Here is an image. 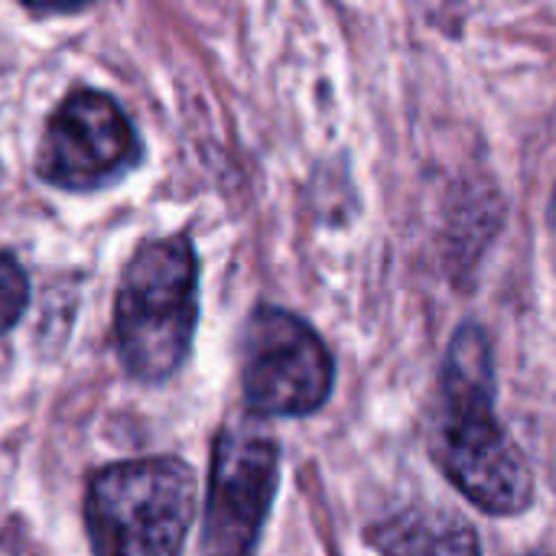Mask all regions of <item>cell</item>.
I'll use <instances>...</instances> for the list:
<instances>
[{"instance_id":"cell-1","label":"cell","mask_w":556,"mask_h":556,"mask_svg":"<svg viewBox=\"0 0 556 556\" xmlns=\"http://www.w3.org/2000/svg\"><path fill=\"white\" fill-rule=\"evenodd\" d=\"M430 453L463 498L492 518L534 502V472L495 417V358L489 332L466 323L446 352L430 427Z\"/></svg>"},{"instance_id":"cell-2","label":"cell","mask_w":556,"mask_h":556,"mask_svg":"<svg viewBox=\"0 0 556 556\" xmlns=\"http://www.w3.org/2000/svg\"><path fill=\"white\" fill-rule=\"evenodd\" d=\"M199 316V264L189 238L143 241L130 257L114 303V339L124 368L147 384L186 362Z\"/></svg>"},{"instance_id":"cell-3","label":"cell","mask_w":556,"mask_h":556,"mask_svg":"<svg viewBox=\"0 0 556 556\" xmlns=\"http://www.w3.org/2000/svg\"><path fill=\"white\" fill-rule=\"evenodd\" d=\"M195 518V476L182 459H130L88 485L85 525L98 554H179Z\"/></svg>"},{"instance_id":"cell-4","label":"cell","mask_w":556,"mask_h":556,"mask_svg":"<svg viewBox=\"0 0 556 556\" xmlns=\"http://www.w3.org/2000/svg\"><path fill=\"white\" fill-rule=\"evenodd\" d=\"M244 401L257 417L316 414L336 384L326 342L293 313L261 306L244 329Z\"/></svg>"},{"instance_id":"cell-5","label":"cell","mask_w":556,"mask_h":556,"mask_svg":"<svg viewBox=\"0 0 556 556\" xmlns=\"http://www.w3.org/2000/svg\"><path fill=\"white\" fill-rule=\"evenodd\" d=\"M140 160V140L121 104L101 91H72L46 124L36 173L68 192L117 182Z\"/></svg>"},{"instance_id":"cell-6","label":"cell","mask_w":556,"mask_h":556,"mask_svg":"<svg viewBox=\"0 0 556 556\" xmlns=\"http://www.w3.org/2000/svg\"><path fill=\"white\" fill-rule=\"evenodd\" d=\"M277 472H280V453L264 430L244 420L222 427L212 453L202 551L208 554L254 551L277 492Z\"/></svg>"},{"instance_id":"cell-7","label":"cell","mask_w":556,"mask_h":556,"mask_svg":"<svg viewBox=\"0 0 556 556\" xmlns=\"http://www.w3.org/2000/svg\"><path fill=\"white\" fill-rule=\"evenodd\" d=\"M371 544L388 554H476L479 538L459 518L437 511H404L375 528Z\"/></svg>"},{"instance_id":"cell-8","label":"cell","mask_w":556,"mask_h":556,"mask_svg":"<svg viewBox=\"0 0 556 556\" xmlns=\"http://www.w3.org/2000/svg\"><path fill=\"white\" fill-rule=\"evenodd\" d=\"M26 300H29L26 274L10 254L0 251V336L16 326V319L26 309Z\"/></svg>"},{"instance_id":"cell-9","label":"cell","mask_w":556,"mask_h":556,"mask_svg":"<svg viewBox=\"0 0 556 556\" xmlns=\"http://www.w3.org/2000/svg\"><path fill=\"white\" fill-rule=\"evenodd\" d=\"M23 3L33 7V10H78V7H85L91 0H23Z\"/></svg>"},{"instance_id":"cell-10","label":"cell","mask_w":556,"mask_h":556,"mask_svg":"<svg viewBox=\"0 0 556 556\" xmlns=\"http://www.w3.org/2000/svg\"><path fill=\"white\" fill-rule=\"evenodd\" d=\"M551 238H554V251H556V192H554V202H551Z\"/></svg>"}]
</instances>
